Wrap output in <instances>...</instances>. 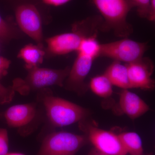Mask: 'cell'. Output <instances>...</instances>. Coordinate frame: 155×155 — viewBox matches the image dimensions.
Segmentation results:
<instances>
[{
  "instance_id": "6da1fadb",
  "label": "cell",
  "mask_w": 155,
  "mask_h": 155,
  "mask_svg": "<svg viewBox=\"0 0 155 155\" xmlns=\"http://www.w3.org/2000/svg\"><path fill=\"white\" fill-rule=\"evenodd\" d=\"M101 19L98 16L88 17L74 23L72 31L48 38L45 49L48 56L63 55L77 51L81 42L86 37L97 34Z\"/></svg>"
},
{
  "instance_id": "7a4b0ae2",
  "label": "cell",
  "mask_w": 155,
  "mask_h": 155,
  "mask_svg": "<svg viewBox=\"0 0 155 155\" xmlns=\"http://www.w3.org/2000/svg\"><path fill=\"white\" fill-rule=\"evenodd\" d=\"M101 15L103 22L101 30L112 31L119 38H126L133 31L127 21L131 7L125 0H92Z\"/></svg>"
},
{
  "instance_id": "3957f363",
  "label": "cell",
  "mask_w": 155,
  "mask_h": 155,
  "mask_svg": "<svg viewBox=\"0 0 155 155\" xmlns=\"http://www.w3.org/2000/svg\"><path fill=\"white\" fill-rule=\"evenodd\" d=\"M46 90V88H45ZM42 102L50 122L57 127L68 126L83 121L90 112L86 108L44 92Z\"/></svg>"
},
{
  "instance_id": "277c9868",
  "label": "cell",
  "mask_w": 155,
  "mask_h": 155,
  "mask_svg": "<svg viewBox=\"0 0 155 155\" xmlns=\"http://www.w3.org/2000/svg\"><path fill=\"white\" fill-rule=\"evenodd\" d=\"M70 68L52 69L35 67L28 69V75L24 79L17 78L13 81L12 87L15 91L26 95L32 91L41 90L50 86H64L69 75Z\"/></svg>"
},
{
  "instance_id": "5b68a950",
  "label": "cell",
  "mask_w": 155,
  "mask_h": 155,
  "mask_svg": "<svg viewBox=\"0 0 155 155\" xmlns=\"http://www.w3.org/2000/svg\"><path fill=\"white\" fill-rule=\"evenodd\" d=\"M87 141L86 135L65 131L53 132L43 140L36 155H75Z\"/></svg>"
},
{
  "instance_id": "8992f818",
  "label": "cell",
  "mask_w": 155,
  "mask_h": 155,
  "mask_svg": "<svg viewBox=\"0 0 155 155\" xmlns=\"http://www.w3.org/2000/svg\"><path fill=\"white\" fill-rule=\"evenodd\" d=\"M148 47L147 43L140 42L126 38L101 44L99 57L129 64L143 57Z\"/></svg>"
},
{
  "instance_id": "52a82bcc",
  "label": "cell",
  "mask_w": 155,
  "mask_h": 155,
  "mask_svg": "<svg viewBox=\"0 0 155 155\" xmlns=\"http://www.w3.org/2000/svg\"><path fill=\"white\" fill-rule=\"evenodd\" d=\"M84 121L79 122V127L86 134L95 149L107 155L127 154L118 134L103 130Z\"/></svg>"
},
{
  "instance_id": "ba28073f",
  "label": "cell",
  "mask_w": 155,
  "mask_h": 155,
  "mask_svg": "<svg viewBox=\"0 0 155 155\" xmlns=\"http://www.w3.org/2000/svg\"><path fill=\"white\" fill-rule=\"evenodd\" d=\"M15 16L22 31L35 41L37 45L43 46L41 17L36 7L31 4L19 5L15 10Z\"/></svg>"
},
{
  "instance_id": "9c48e42d",
  "label": "cell",
  "mask_w": 155,
  "mask_h": 155,
  "mask_svg": "<svg viewBox=\"0 0 155 155\" xmlns=\"http://www.w3.org/2000/svg\"><path fill=\"white\" fill-rule=\"evenodd\" d=\"M125 65L130 88H139L146 90L153 89L155 81L152 75L153 72L154 65L150 58L143 57Z\"/></svg>"
},
{
  "instance_id": "30bf717a",
  "label": "cell",
  "mask_w": 155,
  "mask_h": 155,
  "mask_svg": "<svg viewBox=\"0 0 155 155\" xmlns=\"http://www.w3.org/2000/svg\"><path fill=\"white\" fill-rule=\"evenodd\" d=\"M93 58L77 53V58L69 75L64 82L65 88L79 94L84 93L87 90L85 80L89 73L94 61Z\"/></svg>"
},
{
  "instance_id": "8fae6325",
  "label": "cell",
  "mask_w": 155,
  "mask_h": 155,
  "mask_svg": "<svg viewBox=\"0 0 155 155\" xmlns=\"http://www.w3.org/2000/svg\"><path fill=\"white\" fill-rule=\"evenodd\" d=\"M119 106L129 118L135 119L149 111V106L137 94L128 89H122L120 94Z\"/></svg>"
},
{
  "instance_id": "7c38bea8",
  "label": "cell",
  "mask_w": 155,
  "mask_h": 155,
  "mask_svg": "<svg viewBox=\"0 0 155 155\" xmlns=\"http://www.w3.org/2000/svg\"><path fill=\"white\" fill-rule=\"evenodd\" d=\"M35 107L31 104L12 106L5 114L7 124L13 127H23L30 123L35 117Z\"/></svg>"
},
{
  "instance_id": "4fadbf2b",
  "label": "cell",
  "mask_w": 155,
  "mask_h": 155,
  "mask_svg": "<svg viewBox=\"0 0 155 155\" xmlns=\"http://www.w3.org/2000/svg\"><path fill=\"white\" fill-rule=\"evenodd\" d=\"M45 57V51L44 46L37 44H28L19 51L18 58L25 63V68L28 69L39 67L43 63Z\"/></svg>"
},
{
  "instance_id": "5bb4252c",
  "label": "cell",
  "mask_w": 155,
  "mask_h": 155,
  "mask_svg": "<svg viewBox=\"0 0 155 155\" xmlns=\"http://www.w3.org/2000/svg\"><path fill=\"white\" fill-rule=\"evenodd\" d=\"M104 74L113 85L122 89L130 88L127 67L121 62L114 61L106 69Z\"/></svg>"
},
{
  "instance_id": "9a60e30c",
  "label": "cell",
  "mask_w": 155,
  "mask_h": 155,
  "mask_svg": "<svg viewBox=\"0 0 155 155\" xmlns=\"http://www.w3.org/2000/svg\"><path fill=\"white\" fill-rule=\"evenodd\" d=\"M127 153L131 155H142L143 147L141 138L137 133L125 132L118 134Z\"/></svg>"
},
{
  "instance_id": "2e32d148",
  "label": "cell",
  "mask_w": 155,
  "mask_h": 155,
  "mask_svg": "<svg viewBox=\"0 0 155 155\" xmlns=\"http://www.w3.org/2000/svg\"><path fill=\"white\" fill-rule=\"evenodd\" d=\"M113 84L104 74L93 78L90 82L92 91L101 97L107 98L113 93Z\"/></svg>"
},
{
  "instance_id": "e0dca14e",
  "label": "cell",
  "mask_w": 155,
  "mask_h": 155,
  "mask_svg": "<svg viewBox=\"0 0 155 155\" xmlns=\"http://www.w3.org/2000/svg\"><path fill=\"white\" fill-rule=\"evenodd\" d=\"M101 45L97 39V34H95L83 38L76 52L95 60L99 57Z\"/></svg>"
},
{
  "instance_id": "ac0fdd59",
  "label": "cell",
  "mask_w": 155,
  "mask_h": 155,
  "mask_svg": "<svg viewBox=\"0 0 155 155\" xmlns=\"http://www.w3.org/2000/svg\"><path fill=\"white\" fill-rule=\"evenodd\" d=\"M131 8H135L140 17L146 18L148 16L150 0H125Z\"/></svg>"
},
{
  "instance_id": "d6986e66",
  "label": "cell",
  "mask_w": 155,
  "mask_h": 155,
  "mask_svg": "<svg viewBox=\"0 0 155 155\" xmlns=\"http://www.w3.org/2000/svg\"><path fill=\"white\" fill-rule=\"evenodd\" d=\"M16 36L14 27L0 15V39L8 41Z\"/></svg>"
},
{
  "instance_id": "ffe728a7",
  "label": "cell",
  "mask_w": 155,
  "mask_h": 155,
  "mask_svg": "<svg viewBox=\"0 0 155 155\" xmlns=\"http://www.w3.org/2000/svg\"><path fill=\"white\" fill-rule=\"evenodd\" d=\"M15 91L12 86L5 87L0 83V103L8 104L13 100Z\"/></svg>"
},
{
  "instance_id": "44dd1931",
  "label": "cell",
  "mask_w": 155,
  "mask_h": 155,
  "mask_svg": "<svg viewBox=\"0 0 155 155\" xmlns=\"http://www.w3.org/2000/svg\"><path fill=\"white\" fill-rule=\"evenodd\" d=\"M9 138L7 130L0 128V155H6L8 153Z\"/></svg>"
},
{
  "instance_id": "7402d4cb",
  "label": "cell",
  "mask_w": 155,
  "mask_h": 155,
  "mask_svg": "<svg viewBox=\"0 0 155 155\" xmlns=\"http://www.w3.org/2000/svg\"><path fill=\"white\" fill-rule=\"evenodd\" d=\"M11 64V61L0 56V79L7 75Z\"/></svg>"
},
{
  "instance_id": "603a6c76",
  "label": "cell",
  "mask_w": 155,
  "mask_h": 155,
  "mask_svg": "<svg viewBox=\"0 0 155 155\" xmlns=\"http://www.w3.org/2000/svg\"><path fill=\"white\" fill-rule=\"evenodd\" d=\"M147 19L153 22L155 20V0H150L148 16Z\"/></svg>"
},
{
  "instance_id": "cb8c5ba5",
  "label": "cell",
  "mask_w": 155,
  "mask_h": 155,
  "mask_svg": "<svg viewBox=\"0 0 155 155\" xmlns=\"http://www.w3.org/2000/svg\"><path fill=\"white\" fill-rule=\"evenodd\" d=\"M45 4L54 6H59L69 2L72 0H42Z\"/></svg>"
},
{
  "instance_id": "d4e9b609",
  "label": "cell",
  "mask_w": 155,
  "mask_h": 155,
  "mask_svg": "<svg viewBox=\"0 0 155 155\" xmlns=\"http://www.w3.org/2000/svg\"><path fill=\"white\" fill-rule=\"evenodd\" d=\"M88 155H107L103 153H102L100 152V151H98L96 149H94L92 150L91 152L89 153Z\"/></svg>"
},
{
  "instance_id": "484cf974",
  "label": "cell",
  "mask_w": 155,
  "mask_h": 155,
  "mask_svg": "<svg viewBox=\"0 0 155 155\" xmlns=\"http://www.w3.org/2000/svg\"><path fill=\"white\" fill-rule=\"evenodd\" d=\"M6 155H25L21 153H8Z\"/></svg>"
}]
</instances>
